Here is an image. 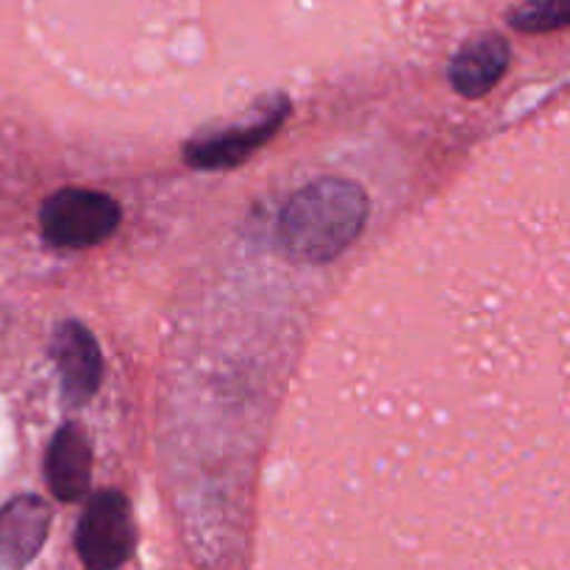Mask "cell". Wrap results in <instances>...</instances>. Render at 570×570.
Listing matches in <instances>:
<instances>
[{"instance_id":"cell-1","label":"cell","mask_w":570,"mask_h":570,"mask_svg":"<svg viewBox=\"0 0 570 570\" xmlns=\"http://www.w3.org/2000/svg\"><path fill=\"white\" fill-rule=\"evenodd\" d=\"M345 298L273 479L406 570H570V117L479 161Z\"/></svg>"},{"instance_id":"cell-2","label":"cell","mask_w":570,"mask_h":570,"mask_svg":"<svg viewBox=\"0 0 570 570\" xmlns=\"http://www.w3.org/2000/svg\"><path fill=\"white\" fill-rule=\"evenodd\" d=\"M367 195L348 178H317L301 187L278 217V243L295 262H332L360 237Z\"/></svg>"},{"instance_id":"cell-3","label":"cell","mask_w":570,"mask_h":570,"mask_svg":"<svg viewBox=\"0 0 570 570\" xmlns=\"http://www.w3.org/2000/svg\"><path fill=\"white\" fill-rule=\"evenodd\" d=\"M117 223H120L117 200L95 189H59L39 209L45 239L56 248H89L104 243Z\"/></svg>"},{"instance_id":"cell-4","label":"cell","mask_w":570,"mask_h":570,"mask_svg":"<svg viewBox=\"0 0 570 570\" xmlns=\"http://www.w3.org/2000/svg\"><path fill=\"white\" fill-rule=\"evenodd\" d=\"M76 549L87 570H117L131 557L134 529L126 495L98 490L89 499L78 521Z\"/></svg>"},{"instance_id":"cell-5","label":"cell","mask_w":570,"mask_h":570,"mask_svg":"<svg viewBox=\"0 0 570 570\" xmlns=\"http://www.w3.org/2000/svg\"><path fill=\"white\" fill-rule=\"evenodd\" d=\"M287 111V98L276 95V98L267 100L262 109H256V115L250 117V120L226 128V131L195 137L193 142L184 148V156H187L189 165L200 167V170H217V167L239 165L245 156L254 154L267 137H273V134L278 131V126L284 122Z\"/></svg>"},{"instance_id":"cell-6","label":"cell","mask_w":570,"mask_h":570,"mask_svg":"<svg viewBox=\"0 0 570 570\" xmlns=\"http://www.w3.org/2000/svg\"><path fill=\"white\" fill-rule=\"evenodd\" d=\"M50 356L61 376V393L70 406H83L100 387L104 356L92 332L78 321H65L56 326L50 340Z\"/></svg>"},{"instance_id":"cell-7","label":"cell","mask_w":570,"mask_h":570,"mask_svg":"<svg viewBox=\"0 0 570 570\" xmlns=\"http://www.w3.org/2000/svg\"><path fill=\"white\" fill-rule=\"evenodd\" d=\"M50 507L39 495H17L0 510V570L26 568L42 551Z\"/></svg>"},{"instance_id":"cell-8","label":"cell","mask_w":570,"mask_h":570,"mask_svg":"<svg viewBox=\"0 0 570 570\" xmlns=\"http://www.w3.org/2000/svg\"><path fill=\"white\" fill-rule=\"evenodd\" d=\"M89 465H92V451L87 434L78 423H65L53 434L45 454V479L50 493L59 501L81 499L89 488Z\"/></svg>"},{"instance_id":"cell-9","label":"cell","mask_w":570,"mask_h":570,"mask_svg":"<svg viewBox=\"0 0 570 570\" xmlns=\"http://www.w3.org/2000/svg\"><path fill=\"white\" fill-rule=\"evenodd\" d=\"M510 67V45L501 33H482L462 45L449 67V81L465 98L488 95Z\"/></svg>"},{"instance_id":"cell-10","label":"cell","mask_w":570,"mask_h":570,"mask_svg":"<svg viewBox=\"0 0 570 570\" xmlns=\"http://www.w3.org/2000/svg\"><path fill=\"white\" fill-rule=\"evenodd\" d=\"M512 26L523 33H546L570 26V0H529L512 11Z\"/></svg>"}]
</instances>
